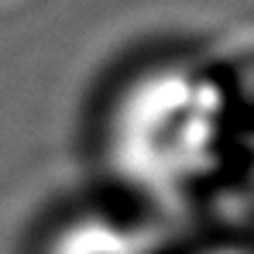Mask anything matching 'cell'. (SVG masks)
<instances>
[{
	"label": "cell",
	"instance_id": "1",
	"mask_svg": "<svg viewBox=\"0 0 254 254\" xmlns=\"http://www.w3.org/2000/svg\"><path fill=\"white\" fill-rule=\"evenodd\" d=\"M227 93L192 65H158L127 86L107 124L114 172L141 196L175 199L220 162Z\"/></svg>",
	"mask_w": 254,
	"mask_h": 254
},
{
	"label": "cell",
	"instance_id": "2",
	"mask_svg": "<svg viewBox=\"0 0 254 254\" xmlns=\"http://www.w3.org/2000/svg\"><path fill=\"white\" fill-rule=\"evenodd\" d=\"M45 254H151L141 230L107 213H83L59 227Z\"/></svg>",
	"mask_w": 254,
	"mask_h": 254
},
{
	"label": "cell",
	"instance_id": "3",
	"mask_svg": "<svg viewBox=\"0 0 254 254\" xmlns=\"http://www.w3.org/2000/svg\"><path fill=\"white\" fill-rule=\"evenodd\" d=\"M203 254H251V251H234V248H216V251H203Z\"/></svg>",
	"mask_w": 254,
	"mask_h": 254
}]
</instances>
